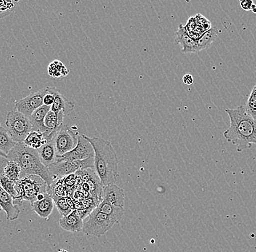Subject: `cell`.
Instances as JSON below:
<instances>
[{
    "label": "cell",
    "mask_w": 256,
    "mask_h": 252,
    "mask_svg": "<svg viewBox=\"0 0 256 252\" xmlns=\"http://www.w3.org/2000/svg\"><path fill=\"white\" fill-rule=\"evenodd\" d=\"M18 1L0 0V20L9 16L14 12Z\"/></svg>",
    "instance_id": "27"
},
{
    "label": "cell",
    "mask_w": 256,
    "mask_h": 252,
    "mask_svg": "<svg viewBox=\"0 0 256 252\" xmlns=\"http://www.w3.org/2000/svg\"><path fill=\"white\" fill-rule=\"evenodd\" d=\"M90 158H95V151L91 143L83 135L78 136L76 146L70 152L57 156V162L65 161H82Z\"/></svg>",
    "instance_id": "9"
},
{
    "label": "cell",
    "mask_w": 256,
    "mask_h": 252,
    "mask_svg": "<svg viewBox=\"0 0 256 252\" xmlns=\"http://www.w3.org/2000/svg\"><path fill=\"white\" fill-rule=\"evenodd\" d=\"M48 90L46 87L38 92H34L25 98L18 100L16 102V109L28 117H30L38 108L44 106V98Z\"/></svg>",
    "instance_id": "10"
},
{
    "label": "cell",
    "mask_w": 256,
    "mask_h": 252,
    "mask_svg": "<svg viewBox=\"0 0 256 252\" xmlns=\"http://www.w3.org/2000/svg\"><path fill=\"white\" fill-rule=\"evenodd\" d=\"M226 112L230 119V127L224 133L226 140L236 146L238 152L256 145V119L248 114L246 105L235 109L227 108Z\"/></svg>",
    "instance_id": "1"
},
{
    "label": "cell",
    "mask_w": 256,
    "mask_h": 252,
    "mask_svg": "<svg viewBox=\"0 0 256 252\" xmlns=\"http://www.w3.org/2000/svg\"><path fill=\"white\" fill-rule=\"evenodd\" d=\"M20 174H22V170L18 164L14 161H9L4 169V175L8 179L16 183L20 179Z\"/></svg>",
    "instance_id": "26"
},
{
    "label": "cell",
    "mask_w": 256,
    "mask_h": 252,
    "mask_svg": "<svg viewBox=\"0 0 256 252\" xmlns=\"http://www.w3.org/2000/svg\"><path fill=\"white\" fill-rule=\"evenodd\" d=\"M95 151V170L104 186L115 184L119 176V159L108 140L98 137L86 136Z\"/></svg>",
    "instance_id": "2"
},
{
    "label": "cell",
    "mask_w": 256,
    "mask_h": 252,
    "mask_svg": "<svg viewBox=\"0 0 256 252\" xmlns=\"http://www.w3.org/2000/svg\"><path fill=\"white\" fill-rule=\"evenodd\" d=\"M99 212L106 215L111 216L112 218H115L118 221H120L122 218L124 213V207H116V206L112 205L110 202L104 201L100 202V204L96 207Z\"/></svg>",
    "instance_id": "19"
},
{
    "label": "cell",
    "mask_w": 256,
    "mask_h": 252,
    "mask_svg": "<svg viewBox=\"0 0 256 252\" xmlns=\"http://www.w3.org/2000/svg\"><path fill=\"white\" fill-rule=\"evenodd\" d=\"M55 207L52 196L46 193V196L42 200H36L32 204V210L36 212L40 218L48 220L52 213Z\"/></svg>",
    "instance_id": "15"
},
{
    "label": "cell",
    "mask_w": 256,
    "mask_h": 252,
    "mask_svg": "<svg viewBox=\"0 0 256 252\" xmlns=\"http://www.w3.org/2000/svg\"><path fill=\"white\" fill-rule=\"evenodd\" d=\"M52 196L58 210L60 212V215H63V217L67 216L74 211V207L70 204V199L68 197L64 196Z\"/></svg>",
    "instance_id": "24"
},
{
    "label": "cell",
    "mask_w": 256,
    "mask_h": 252,
    "mask_svg": "<svg viewBox=\"0 0 256 252\" xmlns=\"http://www.w3.org/2000/svg\"><path fill=\"white\" fill-rule=\"evenodd\" d=\"M16 145L17 143L12 140L7 129L0 124V150L8 155Z\"/></svg>",
    "instance_id": "23"
},
{
    "label": "cell",
    "mask_w": 256,
    "mask_h": 252,
    "mask_svg": "<svg viewBox=\"0 0 256 252\" xmlns=\"http://www.w3.org/2000/svg\"><path fill=\"white\" fill-rule=\"evenodd\" d=\"M0 186L8 192L14 199L17 198L18 192L16 188V182L8 179L4 175H0Z\"/></svg>",
    "instance_id": "28"
},
{
    "label": "cell",
    "mask_w": 256,
    "mask_h": 252,
    "mask_svg": "<svg viewBox=\"0 0 256 252\" xmlns=\"http://www.w3.org/2000/svg\"><path fill=\"white\" fill-rule=\"evenodd\" d=\"M54 139L48 140L44 146L38 150L41 162L47 167L57 162V151Z\"/></svg>",
    "instance_id": "16"
},
{
    "label": "cell",
    "mask_w": 256,
    "mask_h": 252,
    "mask_svg": "<svg viewBox=\"0 0 256 252\" xmlns=\"http://www.w3.org/2000/svg\"><path fill=\"white\" fill-rule=\"evenodd\" d=\"M8 159L20 166V179L28 175H38L46 182L48 187L56 180L49 168L41 162L38 150L33 149L24 143H17L8 154Z\"/></svg>",
    "instance_id": "3"
},
{
    "label": "cell",
    "mask_w": 256,
    "mask_h": 252,
    "mask_svg": "<svg viewBox=\"0 0 256 252\" xmlns=\"http://www.w3.org/2000/svg\"><path fill=\"white\" fill-rule=\"evenodd\" d=\"M74 109V104L70 101L68 99L66 98L60 93V90H58V92H56L55 102L51 106V111H54L56 114L64 112L66 116L70 114Z\"/></svg>",
    "instance_id": "18"
},
{
    "label": "cell",
    "mask_w": 256,
    "mask_h": 252,
    "mask_svg": "<svg viewBox=\"0 0 256 252\" xmlns=\"http://www.w3.org/2000/svg\"><path fill=\"white\" fill-rule=\"evenodd\" d=\"M246 111L250 116L256 119V85L252 89L246 104Z\"/></svg>",
    "instance_id": "29"
},
{
    "label": "cell",
    "mask_w": 256,
    "mask_h": 252,
    "mask_svg": "<svg viewBox=\"0 0 256 252\" xmlns=\"http://www.w3.org/2000/svg\"><path fill=\"white\" fill-rule=\"evenodd\" d=\"M74 213L76 214L79 218L84 220V218L89 216V215H90L91 212L92 211L86 210V209H80V210L79 209V210H74Z\"/></svg>",
    "instance_id": "32"
},
{
    "label": "cell",
    "mask_w": 256,
    "mask_h": 252,
    "mask_svg": "<svg viewBox=\"0 0 256 252\" xmlns=\"http://www.w3.org/2000/svg\"><path fill=\"white\" fill-rule=\"evenodd\" d=\"M9 162L8 158L0 156V175H4V169Z\"/></svg>",
    "instance_id": "33"
},
{
    "label": "cell",
    "mask_w": 256,
    "mask_h": 252,
    "mask_svg": "<svg viewBox=\"0 0 256 252\" xmlns=\"http://www.w3.org/2000/svg\"><path fill=\"white\" fill-rule=\"evenodd\" d=\"M0 207L7 214V219L10 221L17 220L20 215L19 206L16 205L14 198L6 192L0 186Z\"/></svg>",
    "instance_id": "12"
},
{
    "label": "cell",
    "mask_w": 256,
    "mask_h": 252,
    "mask_svg": "<svg viewBox=\"0 0 256 252\" xmlns=\"http://www.w3.org/2000/svg\"><path fill=\"white\" fill-rule=\"evenodd\" d=\"M50 110V106H42L32 114L30 119L32 124V128H33L32 131H36V132L44 133L46 136H48V135L52 133L48 130L46 124H44L46 116Z\"/></svg>",
    "instance_id": "13"
},
{
    "label": "cell",
    "mask_w": 256,
    "mask_h": 252,
    "mask_svg": "<svg viewBox=\"0 0 256 252\" xmlns=\"http://www.w3.org/2000/svg\"><path fill=\"white\" fill-rule=\"evenodd\" d=\"M65 116L66 114L64 112L56 114L50 110L46 116L44 124L51 132H56L63 125Z\"/></svg>",
    "instance_id": "21"
},
{
    "label": "cell",
    "mask_w": 256,
    "mask_h": 252,
    "mask_svg": "<svg viewBox=\"0 0 256 252\" xmlns=\"http://www.w3.org/2000/svg\"><path fill=\"white\" fill-rule=\"evenodd\" d=\"M78 136L71 127L64 124L56 131L54 140L58 156H63L72 151L78 145Z\"/></svg>",
    "instance_id": "8"
},
{
    "label": "cell",
    "mask_w": 256,
    "mask_h": 252,
    "mask_svg": "<svg viewBox=\"0 0 256 252\" xmlns=\"http://www.w3.org/2000/svg\"><path fill=\"white\" fill-rule=\"evenodd\" d=\"M196 24L201 26L203 28V29L207 32V31L210 30L212 28V25H211L210 21L206 18V17L202 16V15L198 14L196 17Z\"/></svg>",
    "instance_id": "30"
},
{
    "label": "cell",
    "mask_w": 256,
    "mask_h": 252,
    "mask_svg": "<svg viewBox=\"0 0 256 252\" xmlns=\"http://www.w3.org/2000/svg\"><path fill=\"white\" fill-rule=\"evenodd\" d=\"M254 1L252 0H243L240 1V5L242 8L244 9V11H251L252 10V6L254 5Z\"/></svg>",
    "instance_id": "31"
},
{
    "label": "cell",
    "mask_w": 256,
    "mask_h": 252,
    "mask_svg": "<svg viewBox=\"0 0 256 252\" xmlns=\"http://www.w3.org/2000/svg\"><path fill=\"white\" fill-rule=\"evenodd\" d=\"M59 223L63 229L72 233L82 231L84 226V220L79 218L74 211L67 216L62 217Z\"/></svg>",
    "instance_id": "17"
},
{
    "label": "cell",
    "mask_w": 256,
    "mask_h": 252,
    "mask_svg": "<svg viewBox=\"0 0 256 252\" xmlns=\"http://www.w3.org/2000/svg\"><path fill=\"white\" fill-rule=\"evenodd\" d=\"M59 252H68L66 251V250H60V251H59Z\"/></svg>",
    "instance_id": "37"
},
{
    "label": "cell",
    "mask_w": 256,
    "mask_h": 252,
    "mask_svg": "<svg viewBox=\"0 0 256 252\" xmlns=\"http://www.w3.org/2000/svg\"><path fill=\"white\" fill-rule=\"evenodd\" d=\"M48 73L50 76L54 78H60L64 76H66L70 73V70L66 68L65 65L62 62L59 60H55V61L51 63L48 67Z\"/></svg>",
    "instance_id": "25"
},
{
    "label": "cell",
    "mask_w": 256,
    "mask_h": 252,
    "mask_svg": "<svg viewBox=\"0 0 256 252\" xmlns=\"http://www.w3.org/2000/svg\"><path fill=\"white\" fill-rule=\"evenodd\" d=\"M95 167V158L82 161L58 162L48 167L56 180L62 179L70 175H74L80 170Z\"/></svg>",
    "instance_id": "7"
},
{
    "label": "cell",
    "mask_w": 256,
    "mask_h": 252,
    "mask_svg": "<svg viewBox=\"0 0 256 252\" xmlns=\"http://www.w3.org/2000/svg\"><path fill=\"white\" fill-rule=\"evenodd\" d=\"M6 126L12 140L17 143H24L33 130L30 117L19 112L16 108L8 113Z\"/></svg>",
    "instance_id": "5"
},
{
    "label": "cell",
    "mask_w": 256,
    "mask_h": 252,
    "mask_svg": "<svg viewBox=\"0 0 256 252\" xmlns=\"http://www.w3.org/2000/svg\"><path fill=\"white\" fill-rule=\"evenodd\" d=\"M48 188L46 182L38 175L24 177L16 183L18 196L14 202L18 206L22 205L24 201L34 203L39 194L48 192Z\"/></svg>",
    "instance_id": "4"
},
{
    "label": "cell",
    "mask_w": 256,
    "mask_h": 252,
    "mask_svg": "<svg viewBox=\"0 0 256 252\" xmlns=\"http://www.w3.org/2000/svg\"><path fill=\"white\" fill-rule=\"evenodd\" d=\"M47 142V138H46L44 133L36 132V131H32L30 135L26 139L25 141L24 142V143L27 146L33 148V149L39 150Z\"/></svg>",
    "instance_id": "22"
},
{
    "label": "cell",
    "mask_w": 256,
    "mask_h": 252,
    "mask_svg": "<svg viewBox=\"0 0 256 252\" xmlns=\"http://www.w3.org/2000/svg\"><path fill=\"white\" fill-rule=\"evenodd\" d=\"M118 223L120 222L118 220L99 212L96 208L84 222L82 232L86 235L100 237Z\"/></svg>",
    "instance_id": "6"
},
{
    "label": "cell",
    "mask_w": 256,
    "mask_h": 252,
    "mask_svg": "<svg viewBox=\"0 0 256 252\" xmlns=\"http://www.w3.org/2000/svg\"><path fill=\"white\" fill-rule=\"evenodd\" d=\"M126 197L124 190L116 185L104 186L103 200L110 202L112 205L124 207Z\"/></svg>",
    "instance_id": "14"
},
{
    "label": "cell",
    "mask_w": 256,
    "mask_h": 252,
    "mask_svg": "<svg viewBox=\"0 0 256 252\" xmlns=\"http://www.w3.org/2000/svg\"><path fill=\"white\" fill-rule=\"evenodd\" d=\"M0 156H3V157L8 158V155L4 154V152H2L1 150H0Z\"/></svg>",
    "instance_id": "35"
},
{
    "label": "cell",
    "mask_w": 256,
    "mask_h": 252,
    "mask_svg": "<svg viewBox=\"0 0 256 252\" xmlns=\"http://www.w3.org/2000/svg\"><path fill=\"white\" fill-rule=\"evenodd\" d=\"M175 42L182 47V53H198L196 41L194 40L183 25H179L178 30L176 33Z\"/></svg>",
    "instance_id": "11"
},
{
    "label": "cell",
    "mask_w": 256,
    "mask_h": 252,
    "mask_svg": "<svg viewBox=\"0 0 256 252\" xmlns=\"http://www.w3.org/2000/svg\"><path fill=\"white\" fill-rule=\"evenodd\" d=\"M218 30L216 27H212L210 30L204 33L199 40L196 41L198 52L210 48L218 37Z\"/></svg>",
    "instance_id": "20"
},
{
    "label": "cell",
    "mask_w": 256,
    "mask_h": 252,
    "mask_svg": "<svg viewBox=\"0 0 256 252\" xmlns=\"http://www.w3.org/2000/svg\"><path fill=\"white\" fill-rule=\"evenodd\" d=\"M2 207H0V212H1V211H2Z\"/></svg>",
    "instance_id": "38"
},
{
    "label": "cell",
    "mask_w": 256,
    "mask_h": 252,
    "mask_svg": "<svg viewBox=\"0 0 256 252\" xmlns=\"http://www.w3.org/2000/svg\"><path fill=\"white\" fill-rule=\"evenodd\" d=\"M252 12H254V13H255L256 14V4H254V6H252Z\"/></svg>",
    "instance_id": "36"
},
{
    "label": "cell",
    "mask_w": 256,
    "mask_h": 252,
    "mask_svg": "<svg viewBox=\"0 0 256 252\" xmlns=\"http://www.w3.org/2000/svg\"><path fill=\"white\" fill-rule=\"evenodd\" d=\"M183 81L184 84H186V85H192V84H194V77L192 75L186 74L184 76Z\"/></svg>",
    "instance_id": "34"
}]
</instances>
